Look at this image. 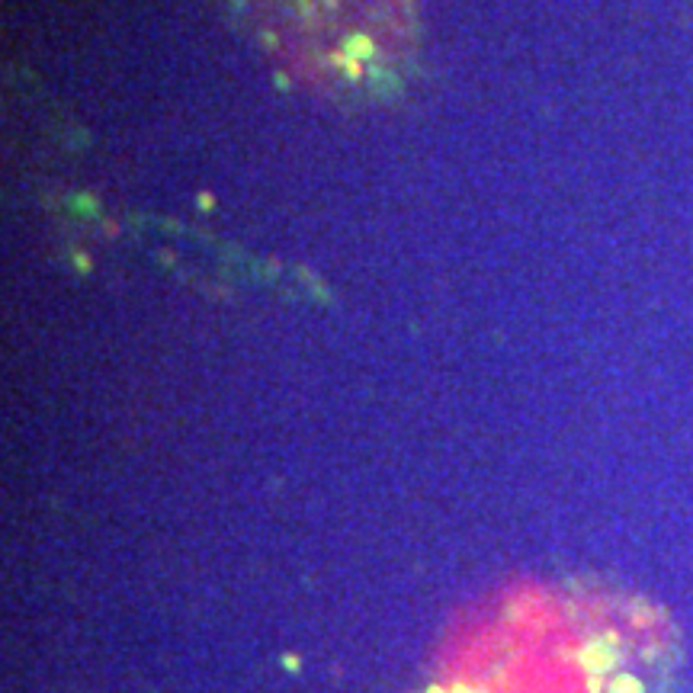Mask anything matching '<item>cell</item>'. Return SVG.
Returning a JSON list of instances; mask_svg holds the SVG:
<instances>
[{"instance_id":"6da1fadb","label":"cell","mask_w":693,"mask_h":693,"mask_svg":"<svg viewBox=\"0 0 693 693\" xmlns=\"http://www.w3.org/2000/svg\"><path fill=\"white\" fill-rule=\"evenodd\" d=\"M267 52L302 84L373 97L411 58V0H244Z\"/></svg>"}]
</instances>
